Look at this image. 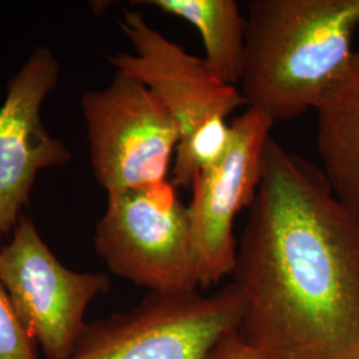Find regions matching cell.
<instances>
[{
    "mask_svg": "<svg viewBox=\"0 0 359 359\" xmlns=\"http://www.w3.org/2000/svg\"><path fill=\"white\" fill-rule=\"evenodd\" d=\"M81 109L90 165L107 196L168 181L179 127L140 80L116 72L103 90L84 92Z\"/></svg>",
    "mask_w": 359,
    "mask_h": 359,
    "instance_id": "8992f818",
    "label": "cell"
},
{
    "mask_svg": "<svg viewBox=\"0 0 359 359\" xmlns=\"http://www.w3.org/2000/svg\"><path fill=\"white\" fill-rule=\"evenodd\" d=\"M240 90L273 124L318 107L348 65L359 0H250Z\"/></svg>",
    "mask_w": 359,
    "mask_h": 359,
    "instance_id": "7a4b0ae2",
    "label": "cell"
},
{
    "mask_svg": "<svg viewBox=\"0 0 359 359\" xmlns=\"http://www.w3.org/2000/svg\"><path fill=\"white\" fill-rule=\"evenodd\" d=\"M271 127L266 116L248 108L231 120L225 154L193 181L188 212L198 289H209L234 271V221L256 198Z\"/></svg>",
    "mask_w": 359,
    "mask_h": 359,
    "instance_id": "ba28073f",
    "label": "cell"
},
{
    "mask_svg": "<svg viewBox=\"0 0 359 359\" xmlns=\"http://www.w3.org/2000/svg\"><path fill=\"white\" fill-rule=\"evenodd\" d=\"M35 345L0 281V359H38Z\"/></svg>",
    "mask_w": 359,
    "mask_h": 359,
    "instance_id": "7c38bea8",
    "label": "cell"
},
{
    "mask_svg": "<svg viewBox=\"0 0 359 359\" xmlns=\"http://www.w3.org/2000/svg\"><path fill=\"white\" fill-rule=\"evenodd\" d=\"M233 276L257 359H359V217L271 137Z\"/></svg>",
    "mask_w": 359,
    "mask_h": 359,
    "instance_id": "6da1fadb",
    "label": "cell"
},
{
    "mask_svg": "<svg viewBox=\"0 0 359 359\" xmlns=\"http://www.w3.org/2000/svg\"><path fill=\"white\" fill-rule=\"evenodd\" d=\"M0 281L19 321L48 359L72 357L87 327V309L111 287L107 274L65 268L25 215L0 246Z\"/></svg>",
    "mask_w": 359,
    "mask_h": 359,
    "instance_id": "52a82bcc",
    "label": "cell"
},
{
    "mask_svg": "<svg viewBox=\"0 0 359 359\" xmlns=\"http://www.w3.org/2000/svg\"><path fill=\"white\" fill-rule=\"evenodd\" d=\"M120 28L133 52L108 56V62L116 72L145 84L176 121L180 142L170 181L189 189L225 154L231 139L228 118L246 105L244 96L238 87L221 81L205 59L165 38L142 13L124 10Z\"/></svg>",
    "mask_w": 359,
    "mask_h": 359,
    "instance_id": "3957f363",
    "label": "cell"
},
{
    "mask_svg": "<svg viewBox=\"0 0 359 359\" xmlns=\"http://www.w3.org/2000/svg\"><path fill=\"white\" fill-rule=\"evenodd\" d=\"M208 359H257L256 355L246 346L244 339L237 332L225 335L215 348L210 351Z\"/></svg>",
    "mask_w": 359,
    "mask_h": 359,
    "instance_id": "4fadbf2b",
    "label": "cell"
},
{
    "mask_svg": "<svg viewBox=\"0 0 359 359\" xmlns=\"http://www.w3.org/2000/svg\"><path fill=\"white\" fill-rule=\"evenodd\" d=\"M59 76L51 50L38 47L8 81L0 107V246L23 216L39 172L71 161L65 142L41 120L43 103Z\"/></svg>",
    "mask_w": 359,
    "mask_h": 359,
    "instance_id": "9c48e42d",
    "label": "cell"
},
{
    "mask_svg": "<svg viewBox=\"0 0 359 359\" xmlns=\"http://www.w3.org/2000/svg\"><path fill=\"white\" fill-rule=\"evenodd\" d=\"M243 317L234 283L209 295L151 293L127 313L87 325L69 359H208Z\"/></svg>",
    "mask_w": 359,
    "mask_h": 359,
    "instance_id": "277c9868",
    "label": "cell"
},
{
    "mask_svg": "<svg viewBox=\"0 0 359 359\" xmlns=\"http://www.w3.org/2000/svg\"><path fill=\"white\" fill-rule=\"evenodd\" d=\"M194 27L204 44L205 62L225 84L240 87L244 71L246 18L234 0H144Z\"/></svg>",
    "mask_w": 359,
    "mask_h": 359,
    "instance_id": "8fae6325",
    "label": "cell"
},
{
    "mask_svg": "<svg viewBox=\"0 0 359 359\" xmlns=\"http://www.w3.org/2000/svg\"><path fill=\"white\" fill-rule=\"evenodd\" d=\"M316 114L322 172L335 196L359 217V47Z\"/></svg>",
    "mask_w": 359,
    "mask_h": 359,
    "instance_id": "30bf717a",
    "label": "cell"
},
{
    "mask_svg": "<svg viewBox=\"0 0 359 359\" xmlns=\"http://www.w3.org/2000/svg\"><path fill=\"white\" fill-rule=\"evenodd\" d=\"M93 245L114 274L151 293L198 290L188 205L169 180L107 196Z\"/></svg>",
    "mask_w": 359,
    "mask_h": 359,
    "instance_id": "5b68a950",
    "label": "cell"
}]
</instances>
